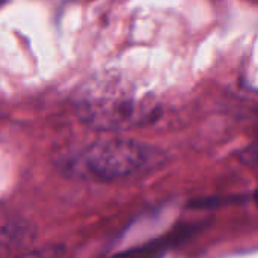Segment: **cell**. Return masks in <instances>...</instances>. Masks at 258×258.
<instances>
[{"label": "cell", "instance_id": "obj_2", "mask_svg": "<svg viewBox=\"0 0 258 258\" xmlns=\"http://www.w3.org/2000/svg\"><path fill=\"white\" fill-rule=\"evenodd\" d=\"M160 154L132 139H98L82 148L67 165L80 177L95 181H116L153 168Z\"/></svg>", "mask_w": 258, "mask_h": 258}, {"label": "cell", "instance_id": "obj_1", "mask_svg": "<svg viewBox=\"0 0 258 258\" xmlns=\"http://www.w3.org/2000/svg\"><path fill=\"white\" fill-rule=\"evenodd\" d=\"M79 119L97 132H127L154 122L160 104L150 94L119 76L89 80L77 94Z\"/></svg>", "mask_w": 258, "mask_h": 258}, {"label": "cell", "instance_id": "obj_5", "mask_svg": "<svg viewBox=\"0 0 258 258\" xmlns=\"http://www.w3.org/2000/svg\"><path fill=\"white\" fill-rule=\"evenodd\" d=\"M251 3H257V0H249Z\"/></svg>", "mask_w": 258, "mask_h": 258}, {"label": "cell", "instance_id": "obj_3", "mask_svg": "<svg viewBox=\"0 0 258 258\" xmlns=\"http://www.w3.org/2000/svg\"><path fill=\"white\" fill-rule=\"evenodd\" d=\"M30 225L18 216L0 210V255L11 254L32 239Z\"/></svg>", "mask_w": 258, "mask_h": 258}, {"label": "cell", "instance_id": "obj_4", "mask_svg": "<svg viewBox=\"0 0 258 258\" xmlns=\"http://www.w3.org/2000/svg\"><path fill=\"white\" fill-rule=\"evenodd\" d=\"M5 2H6V0H0V6H2V5H3Z\"/></svg>", "mask_w": 258, "mask_h": 258}]
</instances>
